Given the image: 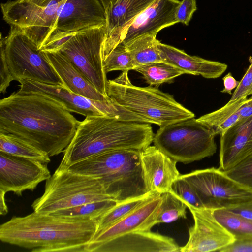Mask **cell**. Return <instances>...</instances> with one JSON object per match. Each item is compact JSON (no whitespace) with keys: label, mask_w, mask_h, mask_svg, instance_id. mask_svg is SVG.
I'll use <instances>...</instances> for the list:
<instances>
[{"label":"cell","mask_w":252,"mask_h":252,"mask_svg":"<svg viewBox=\"0 0 252 252\" xmlns=\"http://www.w3.org/2000/svg\"><path fill=\"white\" fill-rule=\"evenodd\" d=\"M104 8L105 11L107 9L108 6L111 0H98Z\"/></svg>","instance_id":"obj_43"},{"label":"cell","mask_w":252,"mask_h":252,"mask_svg":"<svg viewBox=\"0 0 252 252\" xmlns=\"http://www.w3.org/2000/svg\"><path fill=\"white\" fill-rule=\"evenodd\" d=\"M96 220L33 213L13 217L0 226V239L32 252H86L94 236Z\"/></svg>","instance_id":"obj_2"},{"label":"cell","mask_w":252,"mask_h":252,"mask_svg":"<svg viewBox=\"0 0 252 252\" xmlns=\"http://www.w3.org/2000/svg\"><path fill=\"white\" fill-rule=\"evenodd\" d=\"M196 9V0H183L180 1L176 12V18L178 23L188 25Z\"/></svg>","instance_id":"obj_36"},{"label":"cell","mask_w":252,"mask_h":252,"mask_svg":"<svg viewBox=\"0 0 252 252\" xmlns=\"http://www.w3.org/2000/svg\"><path fill=\"white\" fill-rule=\"evenodd\" d=\"M156 35L146 34L139 36L124 44L137 65L163 62L158 47Z\"/></svg>","instance_id":"obj_26"},{"label":"cell","mask_w":252,"mask_h":252,"mask_svg":"<svg viewBox=\"0 0 252 252\" xmlns=\"http://www.w3.org/2000/svg\"><path fill=\"white\" fill-rule=\"evenodd\" d=\"M6 193L0 190V214L5 215L8 212V207L5 202V195Z\"/></svg>","instance_id":"obj_42"},{"label":"cell","mask_w":252,"mask_h":252,"mask_svg":"<svg viewBox=\"0 0 252 252\" xmlns=\"http://www.w3.org/2000/svg\"><path fill=\"white\" fill-rule=\"evenodd\" d=\"M215 135L194 118L159 127L154 145L177 162L184 164L214 155Z\"/></svg>","instance_id":"obj_7"},{"label":"cell","mask_w":252,"mask_h":252,"mask_svg":"<svg viewBox=\"0 0 252 252\" xmlns=\"http://www.w3.org/2000/svg\"><path fill=\"white\" fill-rule=\"evenodd\" d=\"M66 0H15L1 4L3 18L39 49L45 45L62 5Z\"/></svg>","instance_id":"obj_10"},{"label":"cell","mask_w":252,"mask_h":252,"mask_svg":"<svg viewBox=\"0 0 252 252\" xmlns=\"http://www.w3.org/2000/svg\"><path fill=\"white\" fill-rule=\"evenodd\" d=\"M216 220L221 224L235 239L252 237V221L226 208L212 209Z\"/></svg>","instance_id":"obj_28"},{"label":"cell","mask_w":252,"mask_h":252,"mask_svg":"<svg viewBox=\"0 0 252 252\" xmlns=\"http://www.w3.org/2000/svg\"><path fill=\"white\" fill-rule=\"evenodd\" d=\"M156 0H111L105 11L106 35L103 60L122 43L124 33L134 19Z\"/></svg>","instance_id":"obj_16"},{"label":"cell","mask_w":252,"mask_h":252,"mask_svg":"<svg viewBox=\"0 0 252 252\" xmlns=\"http://www.w3.org/2000/svg\"><path fill=\"white\" fill-rule=\"evenodd\" d=\"M134 70L141 73L150 86L158 87L164 83H171L174 78L187 72L164 62H153L137 65Z\"/></svg>","instance_id":"obj_27"},{"label":"cell","mask_w":252,"mask_h":252,"mask_svg":"<svg viewBox=\"0 0 252 252\" xmlns=\"http://www.w3.org/2000/svg\"><path fill=\"white\" fill-rule=\"evenodd\" d=\"M153 193L118 203L96 220V230L94 236L121 220L145 201Z\"/></svg>","instance_id":"obj_29"},{"label":"cell","mask_w":252,"mask_h":252,"mask_svg":"<svg viewBox=\"0 0 252 252\" xmlns=\"http://www.w3.org/2000/svg\"><path fill=\"white\" fill-rule=\"evenodd\" d=\"M104 8L98 0H66L60 7L44 50L86 29L105 25Z\"/></svg>","instance_id":"obj_12"},{"label":"cell","mask_w":252,"mask_h":252,"mask_svg":"<svg viewBox=\"0 0 252 252\" xmlns=\"http://www.w3.org/2000/svg\"><path fill=\"white\" fill-rule=\"evenodd\" d=\"M252 94V60L247 71L235 89L228 102L247 98Z\"/></svg>","instance_id":"obj_35"},{"label":"cell","mask_w":252,"mask_h":252,"mask_svg":"<svg viewBox=\"0 0 252 252\" xmlns=\"http://www.w3.org/2000/svg\"><path fill=\"white\" fill-rule=\"evenodd\" d=\"M118 203L113 200L97 201L59 210L52 214L66 217H86L97 220Z\"/></svg>","instance_id":"obj_31"},{"label":"cell","mask_w":252,"mask_h":252,"mask_svg":"<svg viewBox=\"0 0 252 252\" xmlns=\"http://www.w3.org/2000/svg\"><path fill=\"white\" fill-rule=\"evenodd\" d=\"M180 252L172 238L151 230L134 231L88 247L86 252Z\"/></svg>","instance_id":"obj_15"},{"label":"cell","mask_w":252,"mask_h":252,"mask_svg":"<svg viewBox=\"0 0 252 252\" xmlns=\"http://www.w3.org/2000/svg\"><path fill=\"white\" fill-rule=\"evenodd\" d=\"M141 151H107L66 168L73 172L99 178L108 194L119 203L152 193L145 185Z\"/></svg>","instance_id":"obj_4"},{"label":"cell","mask_w":252,"mask_h":252,"mask_svg":"<svg viewBox=\"0 0 252 252\" xmlns=\"http://www.w3.org/2000/svg\"><path fill=\"white\" fill-rule=\"evenodd\" d=\"M140 155L148 191L162 194L170 190L173 183L181 175L176 167L177 162L154 145L141 150Z\"/></svg>","instance_id":"obj_17"},{"label":"cell","mask_w":252,"mask_h":252,"mask_svg":"<svg viewBox=\"0 0 252 252\" xmlns=\"http://www.w3.org/2000/svg\"><path fill=\"white\" fill-rule=\"evenodd\" d=\"M240 120L252 116V97L246 98L238 110Z\"/></svg>","instance_id":"obj_41"},{"label":"cell","mask_w":252,"mask_h":252,"mask_svg":"<svg viewBox=\"0 0 252 252\" xmlns=\"http://www.w3.org/2000/svg\"><path fill=\"white\" fill-rule=\"evenodd\" d=\"M154 135L149 123L120 121L105 116H87L80 121L59 166L68 167L110 150H142L153 142Z\"/></svg>","instance_id":"obj_3"},{"label":"cell","mask_w":252,"mask_h":252,"mask_svg":"<svg viewBox=\"0 0 252 252\" xmlns=\"http://www.w3.org/2000/svg\"><path fill=\"white\" fill-rule=\"evenodd\" d=\"M43 51L63 85L69 91L92 100L104 102L112 100L109 96H106L98 91L75 66L59 51L54 50Z\"/></svg>","instance_id":"obj_22"},{"label":"cell","mask_w":252,"mask_h":252,"mask_svg":"<svg viewBox=\"0 0 252 252\" xmlns=\"http://www.w3.org/2000/svg\"><path fill=\"white\" fill-rule=\"evenodd\" d=\"M51 176L47 163L0 152V190L21 196Z\"/></svg>","instance_id":"obj_13"},{"label":"cell","mask_w":252,"mask_h":252,"mask_svg":"<svg viewBox=\"0 0 252 252\" xmlns=\"http://www.w3.org/2000/svg\"><path fill=\"white\" fill-rule=\"evenodd\" d=\"M80 121L59 101L20 90L0 100V133L16 136L50 157L64 152Z\"/></svg>","instance_id":"obj_1"},{"label":"cell","mask_w":252,"mask_h":252,"mask_svg":"<svg viewBox=\"0 0 252 252\" xmlns=\"http://www.w3.org/2000/svg\"><path fill=\"white\" fill-rule=\"evenodd\" d=\"M161 200V194H153L121 220L94 236L86 248L124 233L151 230L157 224L156 219Z\"/></svg>","instance_id":"obj_19"},{"label":"cell","mask_w":252,"mask_h":252,"mask_svg":"<svg viewBox=\"0 0 252 252\" xmlns=\"http://www.w3.org/2000/svg\"><path fill=\"white\" fill-rule=\"evenodd\" d=\"M178 0H156L139 14L126 31L122 43L146 34L157 36L162 29L178 23L176 18Z\"/></svg>","instance_id":"obj_18"},{"label":"cell","mask_w":252,"mask_h":252,"mask_svg":"<svg viewBox=\"0 0 252 252\" xmlns=\"http://www.w3.org/2000/svg\"><path fill=\"white\" fill-rule=\"evenodd\" d=\"M0 152L47 164L51 161L50 156L46 153L10 134L0 133Z\"/></svg>","instance_id":"obj_25"},{"label":"cell","mask_w":252,"mask_h":252,"mask_svg":"<svg viewBox=\"0 0 252 252\" xmlns=\"http://www.w3.org/2000/svg\"><path fill=\"white\" fill-rule=\"evenodd\" d=\"M220 136L219 168L225 171L252 155V116L240 120Z\"/></svg>","instance_id":"obj_20"},{"label":"cell","mask_w":252,"mask_h":252,"mask_svg":"<svg viewBox=\"0 0 252 252\" xmlns=\"http://www.w3.org/2000/svg\"><path fill=\"white\" fill-rule=\"evenodd\" d=\"M13 80L28 79L51 85H63L43 50L19 29L11 26L8 35L0 40Z\"/></svg>","instance_id":"obj_8"},{"label":"cell","mask_w":252,"mask_h":252,"mask_svg":"<svg viewBox=\"0 0 252 252\" xmlns=\"http://www.w3.org/2000/svg\"><path fill=\"white\" fill-rule=\"evenodd\" d=\"M195 188L205 208H227L252 199V190L211 167L182 175Z\"/></svg>","instance_id":"obj_11"},{"label":"cell","mask_w":252,"mask_h":252,"mask_svg":"<svg viewBox=\"0 0 252 252\" xmlns=\"http://www.w3.org/2000/svg\"><path fill=\"white\" fill-rule=\"evenodd\" d=\"M222 80L224 88L221 91V92L232 94V91L237 88L240 81H237L230 72L227 74L222 78Z\"/></svg>","instance_id":"obj_40"},{"label":"cell","mask_w":252,"mask_h":252,"mask_svg":"<svg viewBox=\"0 0 252 252\" xmlns=\"http://www.w3.org/2000/svg\"><path fill=\"white\" fill-rule=\"evenodd\" d=\"M161 199L156 219L157 224L170 223L180 218H187L186 204L171 189L161 194Z\"/></svg>","instance_id":"obj_30"},{"label":"cell","mask_w":252,"mask_h":252,"mask_svg":"<svg viewBox=\"0 0 252 252\" xmlns=\"http://www.w3.org/2000/svg\"><path fill=\"white\" fill-rule=\"evenodd\" d=\"M105 35L106 24L93 27L67 37L51 50H57L67 58L98 91L109 96L108 80L103 60Z\"/></svg>","instance_id":"obj_9"},{"label":"cell","mask_w":252,"mask_h":252,"mask_svg":"<svg viewBox=\"0 0 252 252\" xmlns=\"http://www.w3.org/2000/svg\"><path fill=\"white\" fill-rule=\"evenodd\" d=\"M224 172L229 177L252 190V155Z\"/></svg>","instance_id":"obj_34"},{"label":"cell","mask_w":252,"mask_h":252,"mask_svg":"<svg viewBox=\"0 0 252 252\" xmlns=\"http://www.w3.org/2000/svg\"><path fill=\"white\" fill-rule=\"evenodd\" d=\"M128 71L109 80L108 95L120 105L159 127L194 118V114L178 103L168 93L149 85L141 87L133 85Z\"/></svg>","instance_id":"obj_5"},{"label":"cell","mask_w":252,"mask_h":252,"mask_svg":"<svg viewBox=\"0 0 252 252\" xmlns=\"http://www.w3.org/2000/svg\"><path fill=\"white\" fill-rule=\"evenodd\" d=\"M246 98L227 102L220 108L196 120L211 130L215 136L221 135L240 120L238 110Z\"/></svg>","instance_id":"obj_24"},{"label":"cell","mask_w":252,"mask_h":252,"mask_svg":"<svg viewBox=\"0 0 252 252\" xmlns=\"http://www.w3.org/2000/svg\"><path fill=\"white\" fill-rule=\"evenodd\" d=\"M194 223L189 229V237L180 252H219L235 238L214 218L212 209L188 206Z\"/></svg>","instance_id":"obj_14"},{"label":"cell","mask_w":252,"mask_h":252,"mask_svg":"<svg viewBox=\"0 0 252 252\" xmlns=\"http://www.w3.org/2000/svg\"><path fill=\"white\" fill-rule=\"evenodd\" d=\"M21 91L40 93L59 101L70 112H74L85 117L104 116L102 113L104 102L89 99L75 94L64 85H51L28 79L21 78Z\"/></svg>","instance_id":"obj_21"},{"label":"cell","mask_w":252,"mask_h":252,"mask_svg":"<svg viewBox=\"0 0 252 252\" xmlns=\"http://www.w3.org/2000/svg\"><path fill=\"white\" fill-rule=\"evenodd\" d=\"M0 92L5 93L10 82L13 81L4 55L0 54Z\"/></svg>","instance_id":"obj_38"},{"label":"cell","mask_w":252,"mask_h":252,"mask_svg":"<svg viewBox=\"0 0 252 252\" xmlns=\"http://www.w3.org/2000/svg\"><path fill=\"white\" fill-rule=\"evenodd\" d=\"M137 65L123 43L118 44L103 60V66L106 73L115 70L123 72L134 70Z\"/></svg>","instance_id":"obj_32"},{"label":"cell","mask_w":252,"mask_h":252,"mask_svg":"<svg viewBox=\"0 0 252 252\" xmlns=\"http://www.w3.org/2000/svg\"><path fill=\"white\" fill-rule=\"evenodd\" d=\"M219 252H252V237L235 239L230 245L222 248Z\"/></svg>","instance_id":"obj_37"},{"label":"cell","mask_w":252,"mask_h":252,"mask_svg":"<svg viewBox=\"0 0 252 252\" xmlns=\"http://www.w3.org/2000/svg\"><path fill=\"white\" fill-rule=\"evenodd\" d=\"M171 190L184 201L187 206L205 208L194 187L182 175L174 182Z\"/></svg>","instance_id":"obj_33"},{"label":"cell","mask_w":252,"mask_h":252,"mask_svg":"<svg viewBox=\"0 0 252 252\" xmlns=\"http://www.w3.org/2000/svg\"><path fill=\"white\" fill-rule=\"evenodd\" d=\"M226 209L252 221V199Z\"/></svg>","instance_id":"obj_39"},{"label":"cell","mask_w":252,"mask_h":252,"mask_svg":"<svg viewBox=\"0 0 252 252\" xmlns=\"http://www.w3.org/2000/svg\"><path fill=\"white\" fill-rule=\"evenodd\" d=\"M105 200H114L107 192L100 179L59 166L46 181L43 194L33 202L32 207L34 212L52 214Z\"/></svg>","instance_id":"obj_6"},{"label":"cell","mask_w":252,"mask_h":252,"mask_svg":"<svg viewBox=\"0 0 252 252\" xmlns=\"http://www.w3.org/2000/svg\"><path fill=\"white\" fill-rule=\"evenodd\" d=\"M158 47L163 62L185 71L187 74L215 79L221 76L227 68L225 63L189 55L183 50L162 43L159 41Z\"/></svg>","instance_id":"obj_23"}]
</instances>
